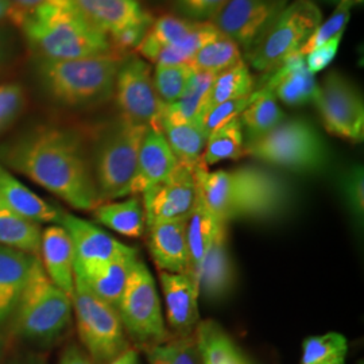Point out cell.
I'll use <instances>...</instances> for the list:
<instances>
[{
    "mask_svg": "<svg viewBox=\"0 0 364 364\" xmlns=\"http://www.w3.org/2000/svg\"><path fill=\"white\" fill-rule=\"evenodd\" d=\"M0 164L78 210L100 204L90 158L73 130L43 124L23 131L0 144Z\"/></svg>",
    "mask_w": 364,
    "mask_h": 364,
    "instance_id": "1",
    "label": "cell"
},
{
    "mask_svg": "<svg viewBox=\"0 0 364 364\" xmlns=\"http://www.w3.org/2000/svg\"><path fill=\"white\" fill-rule=\"evenodd\" d=\"M196 176L203 204L216 220L225 224L237 219H273L291 201L289 183L257 166L208 171L198 162Z\"/></svg>",
    "mask_w": 364,
    "mask_h": 364,
    "instance_id": "2",
    "label": "cell"
},
{
    "mask_svg": "<svg viewBox=\"0 0 364 364\" xmlns=\"http://www.w3.org/2000/svg\"><path fill=\"white\" fill-rule=\"evenodd\" d=\"M19 27L39 58L78 60L115 53L108 36L85 18L72 0L39 7Z\"/></svg>",
    "mask_w": 364,
    "mask_h": 364,
    "instance_id": "3",
    "label": "cell"
},
{
    "mask_svg": "<svg viewBox=\"0 0 364 364\" xmlns=\"http://www.w3.org/2000/svg\"><path fill=\"white\" fill-rule=\"evenodd\" d=\"M122 60L117 53L78 60L37 57L34 70L39 85L54 103L78 109L105 105L114 96Z\"/></svg>",
    "mask_w": 364,
    "mask_h": 364,
    "instance_id": "4",
    "label": "cell"
},
{
    "mask_svg": "<svg viewBox=\"0 0 364 364\" xmlns=\"http://www.w3.org/2000/svg\"><path fill=\"white\" fill-rule=\"evenodd\" d=\"M72 312V299L49 279L37 257L11 317L15 333L28 343L50 346L65 333Z\"/></svg>",
    "mask_w": 364,
    "mask_h": 364,
    "instance_id": "5",
    "label": "cell"
},
{
    "mask_svg": "<svg viewBox=\"0 0 364 364\" xmlns=\"http://www.w3.org/2000/svg\"><path fill=\"white\" fill-rule=\"evenodd\" d=\"M147 129L120 117L100 132L91 164L100 204L131 196V183Z\"/></svg>",
    "mask_w": 364,
    "mask_h": 364,
    "instance_id": "6",
    "label": "cell"
},
{
    "mask_svg": "<svg viewBox=\"0 0 364 364\" xmlns=\"http://www.w3.org/2000/svg\"><path fill=\"white\" fill-rule=\"evenodd\" d=\"M245 156L294 173L326 169L328 149L321 134L306 119H285L275 129L245 144Z\"/></svg>",
    "mask_w": 364,
    "mask_h": 364,
    "instance_id": "7",
    "label": "cell"
},
{
    "mask_svg": "<svg viewBox=\"0 0 364 364\" xmlns=\"http://www.w3.org/2000/svg\"><path fill=\"white\" fill-rule=\"evenodd\" d=\"M323 22V13L312 0L289 3L272 25L247 50L250 65L260 73H270L301 46Z\"/></svg>",
    "mask_w": 364,
    "mask_h": 364,
    "instance_id": "8",
    "label": "cell"
},
{
    "mask_svg": "<svg viewBox=\"0 0 364 364\" xmlns=\"http://www.w3.org/2000/svg\"><path fill=\"white\" fill-rule=\"evenodd\" d=\"M72 306L78 336L95 364H111L130 350V343L114 306L96 297L91 290L75 281Z\"/></svg>",
    "mask_w": 364,
    "mask_h": 364,
    "instance_id": "9",
    "label": "cell"
},
{
    "mask_svg": "<svg viewBox=\"0 0 364 364\" xmlns=\"http://www.w3.org/2000/svg\"><path fill=\"white\" fill-rule=\"evenodd\" d=\"M117 311L126 335L142 350L173 338L165 326L154 278L141 260L131 269Z\"/></svg>",
    "mask_w": 364,
    "mask_h": 364,
    "instance_id": "10",
    "label": "cell"
},
{
    "mask_svg": "<svg viewBox=\"0 0 364 364\" xmlns=\"http://www.w3.org/2000/svg\"><path fill=\"white\" fill-rule=\"evenodd\" d=\"M313 103L329 134L352 142L363 141V97L350 78L338 72L326 75Z\"/></svg>",
    "mask_w": 364,
    "mask_h": 364,
    "instance_id": "11",
    "label": "cell"
},
{
    "mask_svg": "<svg viewBox=\"0 0 364 364\" xmlns=\"http://www.w3.org/2000/svg\"><path fill=\"white\" fill-rule=\"evenodd\" d=\"M114 96L123 119L135 124L158 127L164 103L156 95L151 68L142 58L129 55L122 60Z\"/></svg>",
    "mask_w": 364,
    "mask_h": 364,
    "instance_id": "12",
    "label": "cell"
},
{
    "mask_svg": "<svg viewBox=\"0 0 364 364\" xmlns=\"http://www.w3.org/2000/svg\"><path fill=\"white\" fill-rule=\"evenodd\" d=\"M197 164L180 162L168 180L142 193L146 225L156 221L186 219L193 212L200 200V186L196 176Z\"/></svg>",
    "mask_w": 364,
    "mask_h": 364,
    "instance_id": "13",
    "label": "cell"
},
{
    "mask_svg": "<svg viewBox=\"0 0 364 364\" xmlns=\"http://www.w3.org/2000/svg\"><path fill=\"white\" fill-rule=\"evenodd\" d=\"M289 4V0H228L210 22L246 52Z\"/></svg>",
    "mask_w": 364,
    "mask_h": 364,
    "instance_id": "14",
    "label": "cell"
},
{
    "mask_svg": "<svg viewBox=\"0 0 364 364\" xmlns=\"http://www.w3.org/2000/svg\"><path fill=\"white\" fill-rule=\"evenodd\" d=\"M58 224L70 236L75 252V270L111 260L136 257L135 248L117 242L90 221L61 210Z\"/></svg>",
    "mask_w": 364,
    "mask_h": 364,
    "instance_id": "15",
    "label": "cell"
},
{
    "mask_svg": "<svg viewBox=\"0 0 364 364\" xmlns=\"http://www.w3.org/2000/svg\"><path fill=\"white\" fill-rule=\"evenodd\" d=\"M159 282L166 304V318L173 336L195 333L200 323L198 285L188 274L159 272Z\"/></svg>",
    "mask_w": 364,
    "mask_h": 364,
    "instance_id": "16",
    "label": "cell"
},
{
    "mask_svg": "<svg viewBox=\"0 0 364 364\" xmlns=\"http://www.w3.org/2000/svg\"><path fill=\"white\" fill-rule=\"evenodd\" d=\"M264 87L273 92L277 100L289 107L313 103L318 91L314 75L305 63V55L299 52L290 54L273 72L267 73Z\"/></svg>",
    "mask_w": 364,
    "mask_h": 364,
    "instance_id": "17",
    "label": "cell"
},
{
    "mask_svg": "<svg viewBox=\"0 0 364 364\" xmlns=\"http://www.w3.org/2000/svg\"><path fill=\"white\" fill-rule=\"evenodd\" d=\"M147 247L159 272L188 274L189 252L186 219L162 220L146 225Z\"/></svg>",
    "mask_w": 364,
    "mask_h": 364,
    "instance_id": "18",
    "label": "cell"
},
{
    "mask_svg": "<svg viewBox=\"0 0 364 364\" xmlns=\"http://www.w3.org/2000/svg\"><path fill=\"white\" fill-rule=\"evenodd\" d=\"M178 165L180 161L170 150L161 129L156 126L149 127L139 150L136 171L131 183V196L142 195L154 185L168 180Z\"/></svg>",
    "mask_w": 364,
    "mask_h": 364,
    "instance_id": "19",
    "label": "cell"
},
{
    "mask_svg": "<svg viewBox=\"0 0 364 364\" xmlns=\"http://www.w3.org/2000/svg\"><path fill=\"white\" fill-rule=\"evenodd\" d=\"M227 225L219 221V227L197 277L198 293L209 301L225 299L235 285L234 264L227 245Z\"/></svg>",
    "mask_w": 364,
    "mask_h": 364,
    "instance_id": "20",
    "label": "cell"
},
{
    "mask_svg": "<svg viewBox=\"0 0 364 364\" xmlns=\"http://www.w3.org/2000/svg\"><path fill=\"white\" fill-rule=\"evenodd\" d=\"M39 255L49 279L72 297L75 291V252L70 236L64 227L53 224L42 231Z\"/></svg>",
    "mask_w": 364,
    "mask_h": 364,
    "instance_id": "21",
    "label": "cell"
},
{
    "mask_svg": "<svg viewBox=\"0 0 364 364\" xmlns=\"http://www.w3.org/2000/svg\"><path fill=\"white\" fill-rule=\"evenodd\" d=\"M95 26L109 37L117 31L139 23H153L154 19L138 0H72Z\"/></svg>",
    "mask_w": 364,
    "mask_h": 364,
    "instance_id": "22",
    "label": "cell"
},
{
    "mask_svg": "<svg viewBox=\"0 0 364 364\" xmlns=\"http://www.w3.org/2000/svg\"><path fill=\"white\" fill-rule=\"evenodd\" d=\"M0 205L10 209L16 215L34 223L58 224L61 209L55 208L18 178L0 164Z\"/></svg>",
    "mask_w": 364,
    "mask_h": 364,
    "instance_id": "23",
    "label": "cell"
},
{
    "mask_svg": "<svg viewBox=\"0 0 364 364\" xmlns=\"http://www.w3.org/2000/svg\"><path fill=\"white\" fill-rule=\"evenodd\" d=\"M136 260V257H129L75 270V281L82 284L96 297L117 309L131 269Z\"/></svg>",
    "mask_w": 364,
    "mask_h": 364,
    "instance_id": "24",
    "label": "cell"
},
{
    "mask_svg": "<svg viewBox=\"0 0 364 364\" xmlns=\"http://www.w3.org/2000/svg\"><path fill=\"white\" fill-rule=\"evenodd\" d=\"M36 258V255L0 246V326L13 317Z\"/></svg>",
    "mask_w": 364,
    "mask_h": 364,
    "instance_id": "25",
    "label": "cell"
},
{
    "mask_svg": "<svg viewBox=\"0 0 364 364\" xmlns=\"http://www.w3.org/2000/svg\"><path fill=\"white\" fill-rule=\"evenodd\" d=\"M93 218L99 224L127 237H142L146 232L144 205L136 196H131L124 201L99 204Z\"/></svg>",
    "mask_w": 364,
    "mask_h": 364,
    "instance_id": "26",
    "label": "cell"
},
{
    "mask_svg": "<svg viewBox=\"0 0 364 364\" xmlns=\"http://www.w3.org/2000/svg\"><path fill=\"white\" fill-rule=\"evenodd\" d=\"M239 120L247 134L248 142L275 129L285 120V114L273 92L263 85L251 93L250 103L240 114Z\"/></svg>",
    "mask_w": 364,
    "mask_h": 364,
    "instance_id": "27",
    "label": "cell"
},
{
    "mask_svg": "<svg viewBox=\"0 0 364 364\" xmlns=\"http://www.w3.org/2000/svg\"><path fill=\"white\" fill-rule=\"evenodd\" d=\"M219 227V221L205 208L201 198L198 200L193 212L186 218V243L189 252V272L196 282L203 260L205 258L212 240ZM198 285V284H197Z\"/></svg>",
    "mask_w": 364,
    "mask_h": 364,
    "instance_id": "28",
    "label": "cell"
},
{
    "mask_svg": "<svg viewBox=\"0 0 364 364\" xmlns=\"http://www.w3.org/2000/svg\"><path fill=\"white\" fill-rule=\"evenodd\" d=\"M215 76L216 75L209 72H193V76L181 97L171 105H164L159 120L165 119L171 123H201L204 105Z\"/></svg>",
    "mask_w": 364,
    "mask_h": 364,
    "instance_id": "29",
    "label": "cell"
},
{
    "mask_svg": "<svg viewBox=\"0 0 364 364\" xmlns=\"http://www.w3.org/2000/svg\"><path fill=\"white\" fill-rule=\"evenodd\" d=\"M158 127L162 131L170 150L182 164L195 165L201 162V156L208 141V135L200 122L171 123L161 119Z\"/></svg>",
    "mask_w": 364,
    "mask_h": 364,
    "instance_id": "30",
    "label": "cell"
},
{
    "mask_svg": "<svg viewBox=\"0 0 364 364\" xmlns=\"http://www.w3.org/2000/svg\"><path fill=\"white\" fill-rule=\"evenodd\" d=\"M195 335L203 364H247L218 323L212 320L198 323Z\"/></svg>",
    "mask_w": 364,
    "mask_h": 364,
    "instance_id": "31",
    "label": "cell"
},
{
    "mask_svg": "<svg viewBox=\"0 0 364 364\" xmlns=\"http://www.w3.org/2000/svg\"><path fill=\"white\" fill-rule=\"evenodd\" d=\"M41 224L0 205V246L39 257Z\"/></svg>",
    "mask_w": 364,
    "mask_h": 364,
    "instance_id": "32",
    "label": "cell"
},
{
    "mask_svg": "<svg viewBox=\"0 0 364 364\" xmlns=\"http://www.w3.org/2000/svg\"><path fill=\"white\" fill-rule=\"evenodd\" d=\"M245 156V131L239 117L223 124L208 136L201 156V164L210 166L227 159H239Z\"/></svg>",
    "mask_w": 364,
    "mask_h": 364,
    "instance_id": "33",
    "label": "cell"
},
{
    "mask_svg": "<svg viewBox=\"0 0 364 364\" xmlns=\"http://www.w3.org/2000/svg\"><path fill=\"white\" fill-rule=\"evenodd\" d=\"M254 90L255 82L245 61L225 72H221L213 78L207 102L204 105L203 117L212 107L228 100L250 96Z\"/></svg>",
    "mask_w": 364,
    "mask_h": 364,
    "instance_id": "34",
    "label": "cell"
},
{
    "mask_svg": "<svg viewBox=\"0 0 364 364\" xmlns=\"http://www.w3.org/2000/svg\"><path fill=\"white\" fill-rule=\"evenodd\" d=\"M243 61L240 46L228 37L221 34L219 38L203 46L196 53L188 65L195 72H209L219 75Z\"/></svg>",
    "mask_w": 364,
    "mask_h": 364,
    "instance_id": "35",
    "label": "cell"
},
{
    "mask_svg": "<svg viewBox=\"0 0 364 364\" xmlns=\"http://www.w3.org/2000/svg\"><path fill=\"white\" fill-rule=\"evenodd\" d=\"M221 33L212 22H197L191 34L181 42L162 48L158 54L156 65H183L189 64L196 53L213 39L219 38Z\"/></svg>",
    "mask_w": 364,
    "mask_h": 364,
    "instance_id": "36",
    "label": "cell"
},
{
    "mask_svg": "<svg viewBox=\"0 0 364 364\" xmlns=\"http://www.w3.org/2000/svg\"><path fill=\"white\" fill-rule=\"evenodd\" d=\"M149 364H203L195 333L144 348Z\"/></svg>",
    "mask_w": 364,
    "mask_h": 364,
    "instance_id": "37",
    "label": "cell"
},
{
    "mask_svg": "<svg viewBox=\"0 0 364 364\" xmlns=\"http://www.w3.org/2000/svg\"><path fill=\"white\" fill-rule=\"evenodd\" d=\"M347 352V338L340 333L312 336L304 341L301 364H346Z\"/></svg>",
    "mask_w": 364,
    "mask_h": 364,
    "instance_id": "38",
    "label": "cell"
},
{
    "mask_svg": "<svg viewBox=\"0 0 364 364\" xmlns=\"http://www.w3.org/2000/svg\"><path fill=\"white\" fill-rule=\"evenodd\" d=\"M362 3L363 0H338L335 11L331 14V16L326 21L317 26L312 36L301 46L299 53L302 55H306L318 46L324 45L329 39L336 37L338 34H344V30L351 18L352 9Z\"/></svg>",
    "mask_w": 364,
    "mask_h": 364,
    "instance_id": "39",
    "label": "cell"
},
{
    "mask_svg": "<svg viewBox=\"0 0 364 364\" xmlns=\"http://www.w3.org/2000/svg\"><path fill=\"white\" fill-rule=\"evenodd\" d=\"M193 69L188 64L183 65H156L153 76L154 88L159 100L164 105H171L177 102L186 90Z\"/></svg>",
    "mask_w": 364,
    "mask_h": 364,
    "instance_id": "40",
    "label": "cell"
},
{
    "mask_svg": "<svg viewBox=\"0 0 364 364\" xmlns=\"http://www.w3.org/2000/svg\"><path fill=\"white\" fill-rule=\"evenodd\" d=\"M195 21L180 18L177 15H162L153 22L151 27L147 31V36L156 42L161 48L176 45L181 42L182 39L186 38L191 31L195 28Z\"/></svg>",
    "mask_w": 364,
    "mask_h": 364,
    "instance_id": "41",
    "label": "cell"
},
{
    "mask_svg": "<svg viewBox=\"0 0 364 364\" xmlns=\"http://www.w3.org/2000/svg\"><path fill=\"white\" fill-rule=\"evenodd\" d=\"M26 107L25 90L15 82L0 85V135L9 130Z\"/></svg>",
    "mask_w": 364,
    "mask_h": 364,
    "instance_id": "42",
    "label": "cell"
},
{
    "mask_svg": "<svg viewBox=\"0 0 364 364\" xmlns=\"http://www.w3.org/2000/svg\"><path fill=\"white\" fill-rule=\"evenodd\" d=\"M250 96L235 99V100H228V102L215 105L208 109L201 119L203 129L205 131V134L209 136L213 131L218 130L223 124L228 123L235 117H240V114L246 109V107L250 103Z\"/></svg>",
    "mask_w": 364,
    "mask_h": 364,
    "instance_id": "43",
    "label": "cell"
},
{
    "mask_svg": "<svg viewBox=\"0 0 364 364\" xmlns=\"http://www.w3.org/2000/svg\"><path fill=\"white\" fill-rule=\"evenodd\" d=\"M228 0H176L177 11L195 22H210Z\"/></svg>",
    "mask_w": 364,
    "mask_h": 364,
    "instance_id": "44",
    "label": "cell"
},
{
    "mask_svg": "<svg viewBox=\"0 0 364 364\" xmlns=\"http://www.w3.org/2000/svg\"><path fill=\"white\" fill-rule=\"evenodd\" d=\"M363 168L360 165L352 166L344 176L343 189L352 213L360 220L363 219Z\"/></svg>",
    "mask_w": 364,
    "mask_h": 364,
    "instance_id": "45",
    "label": "cell"
},
{
    "mask_svg": "<svg viewBox=\"0 0 364 364\" xmlns=\"http://www.w3.org/2000/svg\"><path fill=\"white\" fill-rule=\"evenodd\" d=\"M153 23H139V25H132V26L126 27L115 34L109 36V42L114 49V52L126 53L130 50H135L138 45L142 42L144 36L147 34L149 28Z\"/></svg>",
    "mask_w": 364,
    "mask_h": 364,
    "instance_id": "46",
    "label": "cell"
},
{
    "mask_svg": "<svg viewBox=\"0 0 364 364\" xmlns=\"http://www.w3.org/2000/svg\"><path fill=\"white\" fill-rule=\"evenodd\" d=\"M341 38H343V34H338L336 37L329 39L324 45L318 46L317 49H314L313 52L305 55L306 66L313 75L324 70L326 66L335 60V57L338 55Z\"/></svg>",
    "mask_w": 364,
    "mask_h": 364,
    "instance_id": "47",
    "label": "cell"
},
{
    "mask_svg": "<svg viewBox=\"0 0 364 364\" xmlns=\"http://www.w3.org/2000/svg\"><path fill=\"white\" fill-rule=\"evenodd\" d=\"M61 1H66V0H10L14 9L11 21L16 26H19V23L26 18L28 14L36 11L39 7L50 3H61Z\"/></svg>",
    "mask_w": 364,
    "mask_h": 364,
    "instance_id": "48",
    "label": "cell"
},
{
    "mask_svg": "<svg viewBox=\"0 0 364 364\" xmlns=\"http://www.w3.org/2000/svg\"><path fill=\"white\" fill-rule=\"evenodd\" d=\"M60 364H95L87 352L82 351L76 344H70L63 352Z\"/></svg>",
    "mask_w": 364,
    "mask_h": 364,
    "instance_id": "49",
    "label": "cell"
},
{
    "mask_svg": "<svg viewBox=\"0 0 364 364\" xmlns=\"http://www.w3.org/2000/svg\"><path fill=\"white\" fill-rule=\"evenodd\" d=\"M111 364H138V353L135 350H127Z\"/></svg>",
    "mask_w": 364,
    "mask_h": 364,
    "instance_id": "50",
    "label": "cell"
},
{
    "mask_svg": "<svg viewBox=\"0 0 364 364\" xmlns=\"http://www.w3.org/2000/svg\"><path fill=\"white\" fill-rule=\"evenodd\" d=\"M9 57V41L4 37L3 33H0V68L6 64Z\"/></svg>",
    "mask_w": 364,
    "mask_h": 364,
    "instance_id": "51",
    "label": "cell"
},
{
    "mask_svg": "<svg viewBox=\"0 0 364 364\" xmlns=\"http://www.w3.org/2000/svg\"><path fill=\"white\" fill-rule=\"evenodd\" d=\"M13 13V4L10 3V0H0V21L6 18L11 19Z\"/></svg>",
    "mask_w": 364,
    "mask_h": 364,
    "instance_id": "52",
    "label": "cell"
},
{
    "mask_svg": "<svg viewBox=\"0 0 364 364\" xmlns=\"http://www.w3.org/2000/svg\"><path fill=\"white\" fill-rule=\"evenodd\" d=\"M3 353H4V338L0 335V363H1Z\"/></svg>",
    "mask_w": 364,
    "mask_h": 364,
    "instance_id": "53",
    "label": "cell"
},
{
    "mask_svg": "<svg viewBox=\"0 0 364 364\" xmlns=\"http://www.w3.org/2000/svg\"><path fill=\"white\" fill-rule=\"evenodd\" d=\"M23 364H34V363H23Z\"/></svg>",
    "mask_w": 364,
    "mask_h": 364,
    "instance_id": "54",
    "label": "cell"
},
{
    "mask_svg": "<svg viewBox=\"0 0 364 364\" xmlns=\"http://www.w3.org/2000/svg\"><path fill=\"white\" fill-rule=\"evenodd\" d=\"M336 1H338V0H336Z\"/></svg>",
    "mask_w": 364,
    "mask_h": 364,
    "instance_id": "55",
    "label": "cell"
}]
</instances>
